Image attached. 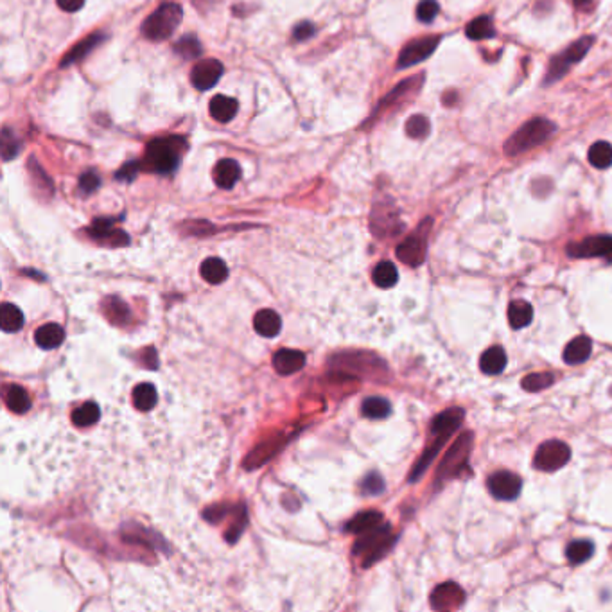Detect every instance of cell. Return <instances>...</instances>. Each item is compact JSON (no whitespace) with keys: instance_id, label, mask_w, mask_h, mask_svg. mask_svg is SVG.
I'll return each instance as SVG.
<instances>
[{"instance_id":"cell-7","label":"cell","mask_w":612,"mask_h":612,"mask_svg":"<svg viewBox=\"0 0 612 612\" xmlns=\"http://www.w3.org/2000/svg\"><path fill=\"white\" fill-rule=\"evenodd\" d=\"M569 460H571V449L568 443L560 442V440H548L537 449L535 456H533V467L537 470L553 472V470L562 469Z\"/></svg>"},{"instance_id":"cell-34","label":"cell","mask_w":612,"mask_h":612,"mask_svg":"<svg viewBox=\"0 0 612 612\" xmlns=\"http://www.w3.org/2000/svg\"><path fill=\"white\" fill-rule=\"evenodd\" d=\"M6 404L13 413H26L31 408V399L22 386H11L6 394Z\"/></svg>"},{"instance_id":"cell-16","label":"cell","mask_w":612,"mask_h":612,"mask_svg":"<svg viewBox=\"0 0 612 612\" xmlns=\"http://www.w3.org/2000/svg\"><path fill=\"white\" fill-rule=\"evenodd\" d=\"M241 178V167L232 158L219 160L214 167V182L221 189H232Z\"/></svg>"},{"instance_id":"cell-17","label":"cell","mask_w":612,"mask_h":612,"mask_svg":"<svg viewBox=\"0 0 612 612\" xmlns=\"http://www.w3.org/2000/svg\"><path fill=\"white\" fill-rule=\"evenodd\" d=\"M591 350H593V341H591L589 336H577L573 338L566 349H564V361L568 365H580V363H586L591 356Z\"/></svg>"},{"instance_id":"cell-47","label":"cell","mask_w":612,"mask_h":612,"mask_svg":"<svg viewBox=\"0 0 612 612\" xmlns=\"http://www.w3.org/2000/svg\"><path fill=\"white\" fill-rule=\"evenodd\" d=\"M587 2H589V0H575V4L577 6H584V4H587Z\"/></svg>"},{"instance_id":"cell-40","label":"cell","mask_w":612,"mask_h":612,"mask_svg":"<svg viewBox=\"0 0 612 612\" xmlns=\"http://www.w3.org/2000/svg\"><path fill=\"white\" fill-rule=\"evenodd\" d=\"M20 140H18L17 133L9 128H4L2 131V157L6 162H9L11 158H15L20 153Z\"/></svg>"},{"instance_id":"cell-25","label":"cell","mask_w":612,"mask_h":612,"mask_svg":"<svg viewBox=\"0 0 612 612\" xmlns=\"http://www.w3.org/2000/svg\"><path fill=\"white\" fill-rule=\"evenodd\" d=\"M533 320V307L524 300H515L508 305V323L512 329L519 331L524 329L532 323Z\"/></svg>"},{"instance_id":"cell-15","label":"cell","mask_w":612,"mask_h":612,"mask_svg":"<svg viewBox=\"0 0 612 612\" xmlns=\"http://www.w3.org/2000/svg\"><path fill=\"white\" fill-rule=\"evenodd\" d=\"M465 419V411L461 408H449L437 415L431 422V433L433 434H452L460 428Z\"/></svg>"},{"instance_id":"cell-35","label":"cell","mask_w":612,"mask_h":612,"mask_svg":"<svg viewBox=\"0 0 612 612\" xmlns=\"http://www.w3.org/2000/svg\"><path fill=\"white\" fill-rule=\"evenodd\" d=\"M99 419H101V410H99V406L95 403L83 404V406H79L72 413V422L79 425V428L94 425Z\"/></svg>"},{"instance_id":"cell-39","label":"cell","mask_w":612,"mask_h":612,"mask_svg":"<svg viewBox=\"0 0 612 612\" xmlns=\"http://www.w3.org/2000/svg\"><path fill=\"white\" fill-rule=\"evenodd\" d=\"M431 130V122L425 115H413L406 122V133L411 139H424Z\"/></svg>"},{"instance_id":"cell-41","label":"cell","mask_w":612,"mask_h":612,"mask_svg":"<svg viewBox=\"0 0 612 612\" xmlns=\"http://www.w3.org/2000/svg\"><path fill=\"white\" fill-rule=\"evenodd\" d=\"M438 11H440V6L437 0H420V4L417 6V18L422 23H431Z\"/></svg>"},{"instance_id":"cell-6","label":"cell","mask_w":612,"mask_h":612,"mask_svg":"<svg viewBox=\"0 0 612 612\" xmlns=\"http://www.w3.org/2000/svg\"><path fill=\"white\" fill-rule=\"evenodd\" d=\"M593 41H595L593 36H584V38L577 40L573 45H569V49L560 52L559 56H555V58L551 59L546 83H551V81H557L560 79V77L566 76L569 68H571L573 65H577V63L589 52Z\"/></svg>"},{"instance_id":"cell-30","label":"cell","mask_w":612,"mask_h":612,"mask_svg":"<svg viewBox=\"0 0 612 612\" xmlns=\"http://www.w3.org/2000/svg\"><path fill=\"white\" fill-rule=\"evenodd\" d=\"M465 35L469 36L470 40H487V38H492L496 35V31H494V23H492L490 17L481 15V17L474 18L467 23Z\"/></svg>"},{"instance_id":"cell-38","label":"cell","mask_w":612,"mask_h":612,"mask_svg":"<svg viewBox=\"0 0 612 612\" xmlns=\"http://www.w3.org/2000/svg\"><path fill=\"white\" fill-rule=\"evenodd\" d=\"M175 50L184 59H196L202 56V44L196 36H184L182 40L176 41Z\"/></svg>"},{"instance_id":"cell-28","label":"cell","mask_w":612,"mask_h":612,"mask_svg":"<svg viewBox=\"0 0 612 612\" xmlns=\"http://www.w3.org/2000/svg\"><path fill=\"white\" fill-rule=\"evenodd\" d=\"M157 403H158L157 388H155L151 383H140L139 386H135L133 404L137 410L151 411L153 408L157 406Z\"/></svg>"},{"instance_id":"cell-42","label":"cell","mask_w":612,"mask_h":612,"mask_svg":"<svg viewBox=\"0 0 612 612\" xmlns=\"http://www.w3.org/2000/svg\"><path fill=\"white\" fill-rule=\"evenodd\" d=\"M99 185H101V178L95 175L94 171H86V173H83V175H81L79 189L83 194L95 193V191L99 189Z\"/></svg>"},{"instance_id":"cell-45","label":"cell","mask_w":612,"mask_h":612,"mask_svg":"<svg viewBox=\"0 0 612 612\" xmlns=\"http://www.w3.org/2000/svg\"><path fill=\"white\" fill-rule=\"evenodd\" d=\"M314 32H316V29H314L313 23L302 22V23H298L295 29H293V38L298 41H305V40H309V38L314 35Z\"/></svg>"},{"instance_id":"cell-2","label":"cell","mask_w":612,"mask_h":612,"mask_svg":"<svg viewBox=\"0 0 612 612\" xmlns=\"http://www.w3.org/2000/svg\"><path fill=\"white\" fill-rule=\"evenodd\" d=\"M555 133V124L548 119L535 117L532 121H528L515 131L512 137L505 142V155L506 157H517L521 153H526L530 149L537 148L544 144Z\"/></svg>"},{"instance_id":"cell-37","label":"cell","mask_w":612,"mask_h":612,"mask_svg":"<svg viewBox=\"0 0 612 612\" xmlns=\"http://www.w3.org/2000/svg\"><path fill=\"white\" fill-rule=\"evenodd\" d=\"M553 383V374H550V372H535V374H530V376L524 377L521 385H523V388L526 392H532L533 394V392H542V390L550 388Z\"/></svg>"},{"instance_id":"cell-9","label":"cell","mask_w":612,"mask_h":612,"mask_svg":"<svg viewBox=\"0 0 612 612\" xmlns=\"http://www.w3.org/2000/svg\"><path fill=\"white\" fill-rule=\"evenodd\" d=\"M566 251L569 257L575 259H593V257L612 259V236L586 237L578 242H571Z\"/></svg>"},{"instance_id":"cell-27","label":"cell","mask_w":612,"mask_h":612,"mask_svg":"<svg viewBox=\"0 0 612 612\" xmlns=\"http://www.w3.org/2000/svg\"><path fill=\"white\" fill-rule=\"evenodd\" d=\"M200 273H202V277L209 284H221V282L227 280L228 268L227 264L221 259H218V257H209V259H205L202 262Z\"/></svg>"},{"instance_id":"cell-32","label":"cell","mask_w":612,"mask_h":612,"mask_svg":"<svg viewBox=\"0 0 612 612\" xmlns=\"http://www.w3.org/2000/svg\"><path fill=\"white\" fill-rule=\"evenodd\" d=\"M589 162L591 166L596 169H607L612 166V144L600 140L595 142L589 149Z\"/></svg>"},{"instance_id":"cell-20","label":"cell","mask_w":612,"mask_h":612,"mask_svg":"<svg viewBox=\"0 0 612 612\" xmlns=\"http://www.w3.org/2000/svg\"><path fill=\"white\" fill-rule=\"evenodd\" d=\"M254 325L262 338H275L282 329V320L273 309H262L255 314Z\"/></svg>"},{"instance_id":"cell-10","label":"cell","mask_w":612,"mask_h":612,"mask_svg":"<svg viewBox=\"0 0 612 612\" xmlns=\"http://www.w3.org/2000/svg\"><path fill=\"white\" fill-rule=\"evenodd\" d=\"M438 44H440V38H438V36H428V38H419V40L410 41V44L401 50V54H399L397 67L408 68L417 65V63H422L434 52Z\"/></svg>"},{"instance_id":"cell-29","label":"cell","mask_w":612,"mask_h":612,"mask_svg":"<svg viewBox=\"0 0 612 612\" xmlns=\"http://www.w3.org/2000/svg\"><path fill=\"white\" fill-rule=\"evenodd\" d=\"M372 278L376 282L377 287H383V289H388V287H394L399 280V271L395 268L394 262L390 260H383L374 268L372 273Z\"/></svg>"},{"instance_id":"cell-1","label":"cell","mask_w":612,"mask_h":612,"mask_svg":"<svg viewBox=\"0 0 612 612\" xmlns=\"http://www.w3.org/2000/svg\"><path fill=\"white\" fill-rule=\"evenodd\" d=\"M187 149V142L182 137H166L153 140L148 146L144 167L158 175H169L178 167L182 155Z\"/></svg>"},{"instance_id":"cell-13","label":"cell","mask_w":612,"mask_h":612,"mask_svg":"<svg viewBox=\"0 0 612 612\" xmlns=\"http://www.w3.org/2000/svg\"><path fill=\"white\" fill-rule=\"evenodd\" d=\"M465 600V593L458 584L455 582H446V584H440L438 587H434V591L431 593V607L434 611H451V609H458Z\"/></svg>"},{"instance_id":"cell-19","label":"cell","mask_w":612,"mask_h":612,"mask_svg":"<svg viewBox=\"0 0 612 612\" xmlns=\"http://www.w3.org/2000/svg\"><path fill=\"white\" fill-rule=\"evenodd\" d=\"M90 233L101 242H106V239H110L112 246H122L121 241H124L126 245L130 242V237L121 230H115L110 219H95L92 228H90Z\"/></svg>"},{"instance_id":"cell-23","label":"cell","mask_w":612,"mask_h":612,"mask_svg":"<svg viewBox=\"0 0 612 612\" xmlns=\"http://www.w3.org/2000/svg\"><path fill=\"white\" fill-rule=\"evenodd\" d=\"M103 40H104V36L99 35V32H95V35H90L88 38H85V40H81L79 44L74 45V49L68 50V52L63 56L61 67H68V65H74V63L81 61V59H85L86 56H88V54L92 52L95 47H97V45H101V41Z\"/></svg>"},{"instance_id":"cell-3","label":"cell","mask_w":612,"mask_h":612,"mask_svg":"<svg viewBox=\"0 0 612 612\" xmlns=\"http://www.w3.org/2000/svg\"><path fill=\"white\" fill-rule=\"evenodd\" d=\"M182 18H184L182 6H178L176 2H164L142 23V35L151 41L167 40L178 29Z\"/></svg>"},{"instance_id":"cell-22","label":"cell","mask_w":612,"mask_h":612,"mask_svg":"<svg viewBox=\"0 0 612 612\" xmlns=\"http://www.w3.org/2000/svg\"><path fill=\"white\" fill-rule=\"evenodd\" d=\"M506 367V354L503 347H490L481 354L479 359V368L483 374L487 376H497L505 370Z\"/></svg>"},{"instance_id":"cell-21","label":"cell","mask_w":612,"mask_h":612,"mask_svg":"<svg viewBox=\"0 0 612 612\" xmlns=\"http://www.w3.org/2000/svg\"><path fill=\"white\" fill-rule=\"evenodd\" d=\"M35 340L38 343V347L44 350L58 349L59 345L63 343V340H65V331H63V327L58 325V323H45V325H41L35 332Z\"/></svg>"},{"instance_id":"cell-24","label":"cell","mask_w":612,"mask_h":612,"mask_svg":"<svg viewBox=\"0 0 612 612\" xmlns=\"http://www.w3.org/2000/svg\"><path fill=\"white\" fill-rule=\"evenodd\" d=\"M210 115L214 117L218 122H230L236 117L237 110H239V104L233 97H228V95H216L210 101Z\"/></svg>"},{"instance_id":"cell-46","label":"cell","mask_w":612,"mask_h":612,"mask_svg":"<svg viewBox=\"0 0 612 612\" xmlns=\"http://www.w3.org/2000/svg\"><path fill=\"white\" fill-rule=\"evenodd\" d=\"M56 2L67 13H76V11H79L85 6V0H56Z\"/></svg>"},{"instance_id":"cell-4","label":"cell","mask_w":612,"mask_h":612,"mask_svg":"<svg viewBox=\"0 0 612 612\" xmlns=\"http://www.w3.org/2000/svg\"><path fill=\"white\" fill-rule=\"evenodd\" d=\"M474 446V434L470 431L467 433H461L460 437L456 438L455 443L449 447L447 455L443 456V460L440 461L437 470V483H442L443 479H449L452 476L463 470V467L467 465L470 458V452H472Z\"/></svg>"},{"instance_id":"cell-12","label":"cell","mask_w":612,"mask_h":612,"mask_svg":"<svg viewBox=\"0 0 612 612\" xmlns=\"http://www.w3.org/2000/svg\"><path fill=\"white\" fill-rule=\"evenodd\" d=\"M221 76H223V65H221V61H218L214 58H207L194 65L191 81H193L194 88L207 92V90L212 88L221 79Z\"/></svg>"},{"instance_id":"cell-26","label":"cell","mask_w":612,"mask_h":612,"mask_svg":"<svg viewBox=\"0 0 612 612\" xmlns=\"http://www.w3.org/2000/svg\"><path fill=\"white\" fill-rule=\"evenodd\" d=\"M383 523V514H379L377 510H367V512H361L356 517L347 524V530L352 533H367L374 528H377Z\"/></svg>"},{"instance_id":"cell-8","label":"cell","mask_w":612,"mask_h":612,"mask_svg":"<svg viewBox=\"0 0 612 612\" xmlns=\"http://www.w3.org/2000/svg\"><path fill=\"white\" fill-rule=\"evenodd\" d=\"M429 228H431V219H428L425 223L420 224L415 233H411L408 239H404L397 246L399 260H403L404 264H408L411 268H417V266L424 262L425 251H428Z\"/></svg>"},{"instance_id":"cell-44","label":"cell","mask_w":612,"mask_h":612,"mask_svg":"<svg viewBox=\"0 0 612 612\" xmlns=\"http://www.w3.org/2000/svg\"><path fill=\"white\" fill-rule=\"evenodd\" d=\"M139 169L140 164H137V162H128V164H124L121 169L117 171L115 178L122 180V182H131V180H135V176L139 175Z\"/></svg>"},{"instance_id":"cell-11","label":"cell","mask_w":612,"mask_h":612,"mask_svg":"<svg viewBox=\"0 0 612 612\" xmlns=\"http://www.w3.org/2000/svg\"><path fill=\"white\" fill-rule=\"evenodd\" d=\"M488 492L496 499L501 501H512L521 494L523 488V479L519 478L517 474L508 472V470H499L494 472L487 481Z\"/></svg>"},{"instance_id":"cell-18","label":"cell","mask_w":612,"mask_h":612,"mask_svg":"<svg viewBox=\"0 0 612 612\" xmlns=\"http://www.w3.org/2000/svg\"><path fill=\"white\" fill-rule=\"evenodd\" d=\"M449 438H451V434H434L433 443H431V446H429L428 449L422 452L420 460L417 461L415 467H413V470H411L410 481H417V479H419L420 476L425 472V469H428L429 465L433 463V460L438 456V452L442 451V447L446 446V442L449 440Z\"/></svg>"},{"instance_id":"cell-36","label":"cell","mask_w":612,"mask_h":612,"mask_svg":"<svg viewBox=\"0 0 612 612\" xmlns=\"http://www.w3.org/2000/svg\"><path fill=\"white\" fill-rule=\"evenodd\" d=\"M595 553V544L589 541H575L568 546L566 555L571 564H582L589 560Z\"/></svg>"},{"instance_id":"cell-31","label":"cell","mask_w":612,"mask_h":612,"mask_svg":"<svg viewBox=\"0 0 612 612\" xmlns=\"http://www.w3.org/2000/svg\"><path fill=\"white\" fill-rule=\"evenodd\" d=\"M0 325L4 332H17L23 325L22 311L13 304H2L0 307Z\"/></svg>"},{"instance_id":"cell-5","label":"cell","mask_w":612,"mask_h":612,"mask_svg":"<svg viewBox=\"0 0 612 612\" xmlns=\"http://www.w3.org/2000/svg\"><path fill=\"white\" fill-rule=\"evenodd\" d=\"M394 537L390 535V526L385 524V526H377L370 532H367V535L363 537L361 541L356 544L354 548V553L356 555H367V560H365V566H372L374 562L381 559V557H385L386 551L392 548L394 544Z\"/></svg>"},{"instance_id":"cell-14","label":"cell","mask_w":612,"mask_h":612,"mask_svg":"<svg viewBox=\"0 0 612 612\" xmlns=\"http://www.w3.org/2000/svg\"><path fill=\"white\" fill-rule=\"evenodd\" d=\"M305 367V354L300 350L282 349L273 356V368L280 376H291Z\"/></svg>"},{"instance_id":"cell-33","label":"cell","mask_w":612,"mask_h":612,"mask_svg":"<svg viewBox=\"0 0 612 612\" xmlns=\"http://www.w3.org/2000/svg\"><path fill=\"white\" fill-rule=\"evenodd\" d=\"M361 411L367 419H386L392 413V404L383 397H368L367 401H363Z\"/></svg>"},{"instance_id":"cell-43","label":"cell","mask_w":612,"mask_h":612,"mask_svg":"<svg viewBox=\"0 0 612 612\" xmlns=\"http://www.w3.org/2000/svg\"><path fill=\"white\" fill-rule=\"evenodd\" d=\"M385 488V483H383V478H381L379 474L372 472L368 474L365 481H363V492L365 494H370V496H376V494H381Z\"/></svg>"}]
</instances>
